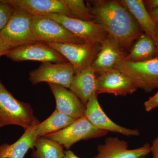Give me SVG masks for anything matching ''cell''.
Segmentation results:
<instances>
[{
    "instance_id": "17",
    "label": "cell",
    "mask_w": 158,
    "mask_h": 158,
    "mask_svg": "<svg viewBox=\"0 0 158 158\" xmlns=\"http://www.w3.org/2000/svg\"><path fill=\"white\" fill-rule=\"evenodd\" d=\"M120 3L132 15L145 34L158 43V28L157 23L148 12L144 2L141 0H123Z\"/></svg>"
},
{
    "instance_id": "33",
    "label": "cell",
    "mask_w": 158,
    "mask_h": 158,
    "mask_svg": "<svg viewBox=\"0 0 158 158\" xmlns=\"http://www.w3.org/2000/svg\"><path fill=\"white\" fill-rule=\"evenodd\" d=\"M157 25L158 28V23H157Z\"/></svg>"
},
{
    "instance_id": "10",
    "label": "cell",
    "mask_w": 158,
    "mask_h": 158,
    "mask_svg": "<svg viewBox=\"0 0 158 158\" xmlns=\"http://www.w3.org/2000/svg\"><path fill=\"white\" fill-rule=\"evenodd\" d=\"M61 54L74 68L75 73L91 65L98 53V44L47 43Z\"/></svg>"
},
{
    "instance_id": "11",
    "label": "cell",
    "mask_w": 158,
    "mask_h": 158,
    "mask_svg": "<svg viewBox=\"0 0 158 158\" xmlns=\"http://www.w3.org/2000/svg\"><path fill=\"white\" fill-rule=\"evenodd\" d=\"M98 95L96 91L92 94L86 105L85 111V116L94 126L99 129L129 137L139 136L140 133L139 130L123 127L112 121L101 106Z\"/></svg>"
},
{
    "instance_id": "15",
    "label": "cell",
    "mask_w": 158,
    "mask_h": 158,
    "mask_svg": "<svg viewBox=\"0 0 158 158\" xmlns=\"http://www.w3.org/2000/svg\"><path fill=\"white\" fill-rule=\"evenodd\" d=\"M48 85L56 99V110L76 119L85 116L86 107L73 92L61 85Z\"/></svg>"
},
{
    "instance_id": "6",
    "label": "cell",
    "mask_w": 158,
    "mask_h": 158,
    "mask_svg": "<svg viewBox=\"0 0 158 158\" xmlns=\"http://www.w3.org/2000/svg\"><path fill=\"white\" fill-rule=\"evenodd\" d=\"M108 132L97 128L84 116L67 127L44 137L56 141L68 150L79 141L104 137Z\"/></svg>"
},
{
    "instance_id": "8",
    "label": "cell",
    "mask_w": 158,
    "mask_h": 158,
    "mask_svg": "<svg viewBox=\"0 0 158 158\" xmlns=\"http://www.w3.org/2000/svg\"><path fill=\"white\" fill-rule=\"evenodd\" d=\"M15 62L35 61L62 63L67 60L56 50L42 42L29 44L11 48L6 55Z\"/></svg>"
},
{
    "instance_id": "19",
    "label": "cell",
    "mask_w": 158,
    "mask_h": 158,
    "mask_svg": "<svg viewBox=\"0 0 158 158\" xmlns=\"http://www.w3.org/2000/svg\"><path fill=\"white\" fill-rule=\"evenodd\" d=\"M35 126L25 131L21 138L13 144L0 145V158H24L29 150L34 148L38 138Z\"/></svg>"
},
{
    "instance_id": "23",
    "label": "cell",
    "mask_w": 158,
    "mask_h": 158,
    "mask_svg": "<svg viewBox=\"0 0 158 158\" xmlns=\"http://www.w3.org/2000/svg\"><path fill=\"white\" fill-rule=\"evenodd\" d=\"M72 18L85 21L94 22L88 6L83 0H62Z\"/></svg>"
},
{
    "instance_id": "31",
    "label": "cell",
    "mask_w": 158,
    "mask_h": 158,
    "mask_svg": "<svg viewBox=\"0 0 158 158\" xmlns=\"http://www.w3.org/2000/svg\"><path fill=\"white\" fill-rule=\"evenodd\" d=\"M157 48L158 52V43L157 45Z\"/></svg>"
},
{
    "instance_id": "29",
    "label": "cell",
    "mask_w": 158,
    "mask_h": 158,
    "mask_svg": "<svg viewBox=\"0 0 158 158\" xmlns=\"http://www.w3.org/2000/svg\"><path fill=\"white\" fill-rule=\"evenodd\" d=\"M152 18L156 23H158V8L153 9L149 13Z\"/></svg>"
},
{
    "instance_id": "3",
    "label": "cell",
    "mask_w": 158,
    "mask_h": 158,
    "mask_svg": "<svg viewBox=\"0 0 158 158\" xmlns=\"http://www.w3.org/2000/svg\"><path fill=\"white\" fill-rule=\"evenodd\" d=\"M116 69L129 79L138 88L150 92L158 88V57L139 61L118 62Z\"/></svg>"
},
{
    "instance_id": "16",
    "label": "cell",
    "mask_w": 158,
    "mask_h": 158,
    "mask_svg": "<svg viewBox=\"0 0 158 158\" xmlns=\"http://www.w3.org/2000/svg\"><path fill=\"white\" fill-rule=\"evenodd\" d=\"M14 8L32 15H46L50 14L64 15L72 18L62 0H8Z\"/></svg>"
},
{
    "instance_id": "12",
    "label": "cell",
    "mask_w": 158,
    "mask_h": 158,
    "mask_svg": "<svg viewBox=\"0 0 158 158\" xmlns=\"http://www.w3.org/2000/svg\"><path fill=\"white\" fill-rule=\"evenodd\" d=\"M138 89L127 77L117 69L105 72L97 77L98 94L107 93L116 96H124L132 94Z\"/></svg>"
},
{
    "instance_id": "32",
    "label": "cell",
    "mask_w": 158,
    "mask_h": 158,
    "mask_svg": "<svg viewBox=\"0 0 158 158\" xmlns=\"http://www.w3.org/2000/svg\"><path fill=\"white\" fill-rule=\"evenodd\" d=\"M141 158H145V156L142 157H141Z\"/></svg>"
},
{
    "instance_id": "25",
    "label": "cell",
    "mask_w": 158,
    "mask_h": 158,
    "mask_svg": "<svg viewBox=\"0 0 158 158\" xmlns=\"http://www.w3.org/2000/svg\"><path fill=\"white\" fill-rule=\"evenodd\" d=\"M145 110L147 112H150L158 107V91L154 96L150 98L144 103Z\"/></svg>"
},
{
    "instance_id": "30",
    "label": "cell",
    "mask_w": 158,
    "mask_h": 158,
    "mask_svg": "<svg viewBox=\"0 0 158 158\" xmlns=\"http://www.w3.org/2000/svg\"><path fill=\"white\" fill-rule=\"evenodd\" d=\"M64 158H80L76 155L73 152L67 150L65 152V156Z\"/></svg>"
},
{
    "instance_id": "13",
    "label": "cell",
    "mask_w": 158,
    "mask_h": 158,
    "mask_svg": "<svg viewBox=\"0 0 158 158\" xmlns=\"http://www.w3.org/2000/svg\"><path fill=\"white\" fill-rule=\"evenodd\" d=\"M150 146L146 143L142 147L129 149L127 141L117 137H109L104 144L98 145V153L93 158H141L151 152Z\"/></svg>"
},
{
    "instance_id": "21",
    "label": "cell",
    "mask_w": 158,
    "mask_h": 158,
    "mask_svg": "<svg viewBox=\"0 0 158 158\" xmlns=\"http://www.w3.org/2000/svg\"><path fill=\"white\" fill-rule=\"evenodd\" d=\"M76 119L56 110L48 118L35 125V131L38 138L44 137L67 127Z\"/></svg>"
},
{
    "instance_id": "24",
    "label": "cell",
    "mask_w": 158,
    "mask_h": 158,
    "mask_svg": "<svg viewBox=\"0 0 158 158\" xmlns=\"http://www.w3.org/2000/svg\"><path fill=\"white\" fill-rule=\"evenodd\" d=\"M14 9L8 0H0V32L9 22Z\"/></svg>"
},
{
    "instance_id": "14",
    "label": "cell",
    "mask_w": 158,
    "mask_h": 158,
    "mask_svg": "<svg viewBox=\"0 0 158 158\" xmlns=\"http://www.w3.org/2000/svg\"><path fill=\"white\" fill-rule=\"evenodd\" d=\"M101 44L99 52L91 65L95 73L100 74L116 69L117 64L126 56L118 42L109 34Z\"/></svg>"
},
{
    "instance_id": "20",
    "label": "cell",
    "mask_w": 158,
    "mask_h": 158,
    "mask_svg": "<svg viewBox=\"0 0 158 158\" xmlns=\"http://www.w3.org/2000/svg\"><path fill=\"white\" fill-rule=\"evenodd\" d=\"M157 48L153 40L146 34H142L138 39L125 61L139 62L156 57Z\"/></svg>"
},
{
    "instance_id": "5",
    "label": "cell",
    "mask_w": 158,
    "mask_h": 158,
    "mask_svg": "<svg viewBox=\"0 0 158 158\" xmlns=\"http://www.w3.org/2000/svg\"><path fill=\"white\" fill-rule=\"evenodd\" d=\"M33 15L15 8L9 22L0 32L7 45L11 48L37 42L32 29Z\"/></svg>"
},
{
    "instance_id": "9",
    "label": "cell",
    "mask_w": 158,
    "mask_h": 158,
    "mask_svg": "<svg viewBox=\"0 0 158 158\" xmlns=\"http://www.w3.org/2000/svg\"><path fill=\"white\" fill-rule=\"evenodd\" d=\"M43 16L56 21L72 34L83 40L85 43L101 44L108 35L101 26L94 22L85 21L56 13Z\"/></svg>"
},
{
    "instance_id": "1",
    "label": "cell",
    "mask_w": 158,
    "mask_h": 158,
    "mask_svg": "<svg viewBox=\"0 0 158 158\" xmlns=\"http://www.w3.org/2000/svg\"><path fill=\"white\" fill-rule=\"evenodd\" d=\"M89 3L94 22L115 38L121 48H128L143 34L132 15L117 1L98 0Z\"/></svg>"
},
{
    "instance_id": "18",
    "label": "cell",
    "mask_w": 158,
    "mask_h": 158,
    "mask_svg": "<svg viewBox=\"0 0 158 158\" xmlns=\"http://www.w3.org/2000/svg\"><path fill=\"white\" fill-rule=\"evenodd\" d=\"M96 73L91 65L75 74L69 90L73 92L86 107L90 97L96 91Z\"/></svg>"
},
{
    "instance_id": "2",
    "label": "cell",
    "mask_w": 158,
    "mask_h": 158,
    "mask_svg": "<svg viewBox=\"0 0 158 158\" xmlns=\"http://www.w3.org/2000/svg\"><path fill=\"white\" fill-rule=\"evenodd\" d=\"M39 123L31 105L16 99L0 81V128L16 125L26 131Z\"/></svg>"
},
{
    "instance_id": "22",
    "label": "cell",
    "mask_w": 158,
    "mask_h": 158,
    "mask_svg": "<svg viewBox=\"0 0 158 158\" xmlns=\"http://www.w3.org/2000/svg\"><path fill=\"white\" fill-rule=\"evenodd\" d=\"M34 147L36 150L32 154L34 158H64L65 152L63 147L56 141L44 138H37Z\"/></svg>"
},
{
    "instance_id": "26",
    "label": "cell",
    "mask_w": 158,
    "mask_h": 158,
    "mask_svg": "<svg viewBox=\"0 0 158 158\" xmlns=\"http://www.w3.org/2000/svg\"><path fill=\"white\" fill-rule=\"evenodd\" d=\"M11 48L10 46L6 44L0 36V57L3 56H6Z\"/></svg>"
},
{
    "instance_id": "28",
    "label": "cell",
    "mask_w": 158,
    "mask_h": 158,
    "mask_svg": "<svg viewBox=\"0 0 158 158\" xmlns=\"http://www.w3.org/2000/svg\"><path fill=\"white\" fill-rule=\"evenodd\" d=\"M146 6L153 10L158 8V0H150L145 1Z\"/></svg>"
},
{
    "instance_id": "4",
    "label": "cell",
    "mask_w": 158,
    "mask_h": 158,
    "mask_svg": "<svg viewBox=\"0 0 158 158\" xmlns=\"http://www.w3.org/2000/svg\"><path fill=\"white\" fill-rule=\"evenodd\" d=\"M32 29L37 41L44 43L84 44L83 40L56 21L43 15H33Z\"/></svg>"
},
{
    "instance_id": "7",
    "label": "cell",
    "mask_w": 158,
    "mask_h": 158,
    "mask_svg": "<svg viewBox=\"0 0 158 158\" xmlns=\"http://www.w3.org/2000/svg\"><path fill=\"white\" fill-rule=\"evenodd\" d=\"M75 73L73 66L69 62H42L38 68L30 72L29 80L33 85L46 82L69 89Z\"/></svg>"
},
{
    "instance_id": "27",
    "label": "cell",
    "mask_w": 158,
    "mask_h": 158,
    "mask_svg": "<svg viewBox=\"0 0 158 158\" xmlns=\"http://www.w3.org/2000/svg\"><path fill=\"white\" fill-rule=\"evenodd\" d=\"M150 150L153 158H158V135L153 141L152 145L150 146Z\"/></svg>"
}]
</instances>
